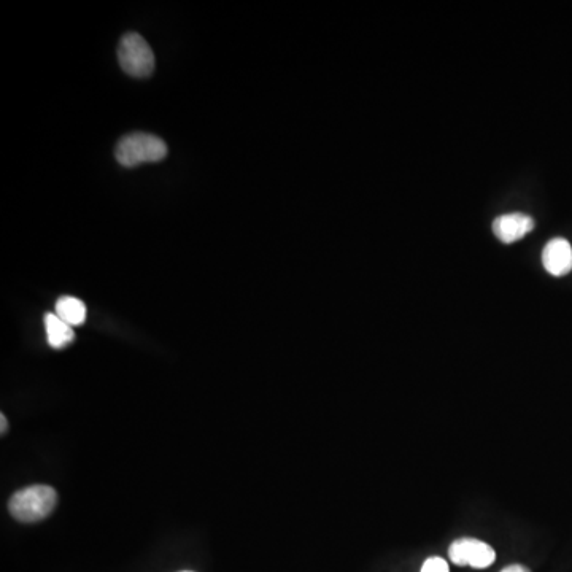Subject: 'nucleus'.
Instances as JSON below:
<instances>
[{
	"label": "nucleus",
	"mask_w": 572,
	"mask_h": 572,
	"mask_svg": "<svg viewBox=\"0 0 572 572\" xmlns=\"http://www.w3.org/2000/svg\"><path fill=\"white\" fill-rule=\"evenodd\" d=\"M45 328H47L48 344L56 350L66 348L75 341L74 328L56 314L45 315Z\"/></svg>",
	"instance_id": "0eeeda50"
},
{
	"label": "nucleus",
	"mask_w": 572,
	"mask_h": 572,
	"mask_svg": "<svg viewBox=\"0 0 572 572\" xmlns=\"http://www.w3.org/2000/svg\"><path fill=\"white\" fill-rule=\"evenodd\" d=\"M56 315L61 320L66 321L67 325L80 326L86 321L85 302L80 299L72 298V296H62L56 302Z\"/></svg>",
	"instance_id": "6e6552de"
},
{
	"label": "nucleus",
	"mask_w": 572,
	"mask_h": 572,
	"mask_svg": "<svg viewBox=\"0 0 572 572\" xmlns=\"http://www.w3.org/2000/svg\"><path fill=\"white\" fill-rule=\"evenodd\" d=\"M542 264L545 271L555 277L569 274L572 271V247L568 240L561 237L550 240L542 252Z\"/></svg>",
	"instance_id": "39448f33"
},
{
	"label": "nucleus",
	"mask_w": 572,
	"mask_h": 572,
	"mask_svg": "<svg viewBox=\"0 0 572 572\" xmlns=\"http://www.w3.org/2000/svg\"><path fill=\"white\" fill-rule=\"evenodd\" d=\"M183 572H190V571H183Z\"/></svg>",
	"instance_id": "f8f14e48"
},
{
	"label": "nucleus",
	"mask_w": 572,
	"mask_h": 572,
	"mask_svg": "<svg viewBox=\"0 0 572 572\" xmlns=\"http://www.w3.org/2000/svg\"><path fill=\"white\" fill-rule=\"evenodd\" d=\"M167 145L163 139L145 134V132H134L116 145V161L124 167H136L143 163H158L166 158Z\"/></svg>",
	"instance_id": "f03ea898"
},
{
	"label": "nucleus",
	"mask_w": 572,
	"mask_h": 572,
	"mask_svg": "<svg viewBox=\"0 0 572 572\" xmlns=\"http://www.w3.org/2000/svg\"><path fill=\"white\" fill-rule=\"evenodd\" d=\"M449 557L457 566L485 569L495 563L496 552L487 542L479 541V539L461 538L450 545Z\"/></svg>",
	"instance_id": "20e7f679"
},
{
	"label": "nucleus",
	"mask_w": 572,
	"mask_h": 572,
	"mask_svg": "<svg viewBox=\"0 0 572 572\" xmlns=\"http://www.w3.org/2000/svg\"><path fill=\"white\" fill-rule=\"evenodd\" d=\"M0 423H2V428H0V433L2 434L7 433L8 422H7V417H5L4 414H0Z\"/></svg>",
	"instance_id": "9b49d317"
},
{
	"label": "nucleus",
	"mask_w": 572,
	"mask_h": 572,
	"mask_svg": "<svg viewBox=\"0 0 572 572\" xmlns=\"http://www.w3.org/2000/svg\"><path fill=\"white\" fill-rule=\"evenodd\" d=\"M501 572H531L530 569L523 565H511L504 568Z\"/></svg>",
	"instance_id": "9d476101"
},
{
	"label": "nucleus",
	"mask_w": 572,
	"mask_h": 572,
	"mask_svg": "<svg viewBox=\"0 0 572 572\" xmlns=\"http://www.w3.org/2000/svg\"><path fill=\"white\" fill-rule=\"evenodd\" d=\"M420 572H450L449 563L441 557H431L423 563Z\"/></svg>",
	"instance_id": "1a4fd4ad"
},
{
	"label": "nucleus",
	"mask_w": 572,
	"mask_h": 572,
	"mask_svg": "<svg viewBox=\"0 0 572 572\" xmlns=\"http://www.w3.org/2000/svg\"><path fill=\"white\" fill-rule=\"evenodd\" d=\"M534 220L525 213H509L498 217L493 223V231L504 244H514L533 231Z\"/></svg>",
	"instance_id": "423d86ee"
},
{
	"label": "nucleus",
	"mask_w": 572,
	"mask_h": 572,
	"mask_svg": "<svg viewBox=\"0 0 572 572\" xmlns=\"http://www.w3.org/2000/svg\"><path fill=\"white\" fill-rule=\"evenodd\" d=\"M118 61L121 69L131 77H150L155 70V55L142 35L129 32L121 39L118 47Z\"/></svg>",
	"instance_id": "7ed1b4c3"
},
{
	"label": "nucleus",
	"mask_w": 572,
	"mask_h": 572,
	"mask_svg": "<svg viewBox=\"0 0 572 572\" xmlns=\"http://www.w3.org/2000/svg\"><path fill=\"white\" fill-rule=\"evenodd\" d=\"M58 493L48 485H32L16 491L8 503V511L18 522L35 523L55 511Z\"/></svg>",
	"instance_id": "f257e3e1"
}]
</instances>
